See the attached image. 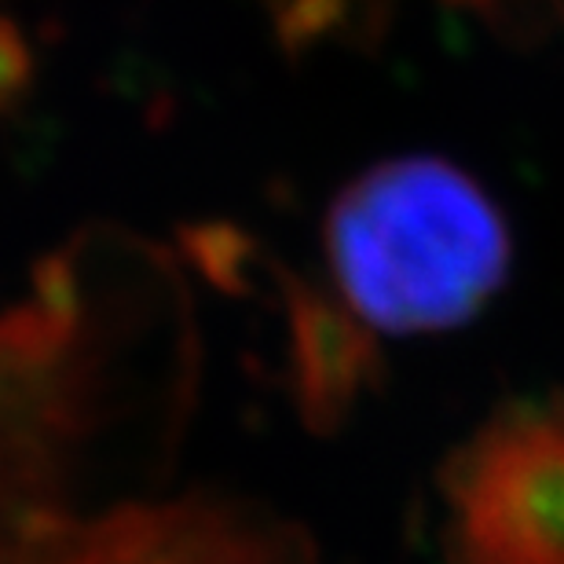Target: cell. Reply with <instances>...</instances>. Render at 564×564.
Here are the masks:
<instances>
[{"instance_id":"6da1fadb","label":"cell","mask_w":564,"mask_h":564,"mask_svg":"<svg viewBox=\"0 0 564 564\" xmlns=\"http://www.w3.org/2000/svg\"><path fill=\"white\" fill-rule=\"evenodd\" d=\"M326 261L359 323L433 334L469 323L502 290L510 231L466 169L403 154L341 187L326 213Z\"/></svg>"},{"instance_id":"7a4b0ae2","label":"cell","mask_w":564,"mask_h":564,"mask_svg":"<svg viewBox=\"0 0 564 564\" xmlns=\"http://www.w3.org/2000/svg\"><path fill=\"white\" fill-rule=\"evenodd\" d=\"M477 564H564V400L502 419L466 458Z\"/></svg>"},{"instance_id":"3957f363","label":"cell","mask_w":564,"mask_h":564,"mask_svg":"<svg viewBox=\"0 0 564 564\" xmlns=\"http://www.w3.org/2000/svg\"><path fill=\"white\" fill-rule=\"evenodd\" d=\"M37 85V52L26 30L0 11V118L15 115Z\"/></svg>"}]
</instances>
